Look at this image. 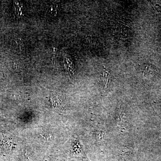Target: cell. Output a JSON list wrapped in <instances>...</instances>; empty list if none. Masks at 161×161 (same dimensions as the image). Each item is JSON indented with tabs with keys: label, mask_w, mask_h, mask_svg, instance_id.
<instances>
[{
	"label": "cell",
	"mask_w": 161,
	"mask_h": 161,
	"mask_svg": "<svg viewBox=\"0 0 161 161\" xmlns=\"http://www.w3.org/2000/svg\"><path fill=\"white\" fill-rule=\"evenodd\" d=\"M103 76V80L105 82V88H106L108 86V84L109 80V73L108 72H104L103 73V75H101Z\"/></svg>",
	"instance_id": "obj_1"
},
{
	"label": "cell",
	"mask_w": 161,
	"mask_h": 161,
	"mask_svg": "<svg viewBox=\"0 0 161 161\" xmlns=\"http://www.w3.org/2000/svg\"><path fill=\"white\" fill-rule=\"evenodd\" d=\"M15 9L16 13L17 15L21 14L22 11V6L21 3H15Z\"/></svg>",
	"instance_id": "obj_2"
}]
</instances>
